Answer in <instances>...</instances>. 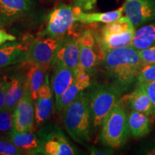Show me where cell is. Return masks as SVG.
Wrapping results in <instances>:
<instances>
[{
  "label": "cell",
  "mask_w": 155,
  "mask_h": 155,
  "mask_svg": "<svg viewBox=\"0 0 155 155\" xmlns=\"http://www.w3.org/2000/svg\"><path fill=\"white\" fill-rule=\"evenodd\" d=\"M135 30V27L128 17H121L114 22L107 23L101 28L100 35L120 34Z\"/></svg>",
  "instance_id": "603a6c76"
},
{
  "label": "cell",
  "mask_w": 155,
  "mask_h": 155,
  "mask_svg": "<svg viewBox=\"0 0 155 155\" xmlns=\"http://www.w3.org/2000/svg\"><path fill=\"white\" fill-rule=\"evenodd\" d=\"M32 8V0H0V17L9 25L28 15Z\"/></svg>",
  "instance_id": "7c38bea8"
},
{
  "label": "cell",
  "mask_w": 155,
  "mask_h": 155,
  "mask_svg": "<svg viewBox=\"0 0 155 155\" xmlns=\"http://www.w3.org/2000/svg\"><path fill=\"white\" fill-rule=\"evenodd\" d=\"M8 24H7V22H5V20H4V19L2 18L1 17H0V28H3V27H5V26H6V25H7Z\"/></svg>",
  "instance_id": "e575fe53"
},
{
  "label": "cell",
  "mask_w": 155,
  "mask_h": 155,
  "mask_svg": "<svg viewBox=\"0 0 155 155\" xmlns=\"http://www.w3.org/2000/svg\"><path fill=\"white\" fill-rule=\"evenodd\" d=\"M89 152L91 154L94 155H106V154H111L112 153H110L108 151H104V150H99L98 149L95 148L94 147H88Z\"/></svg>",
  "instance_id": "836d02e7"
},
{
  "label": "cell",
  "mask_w": 155,
  "mask_h": 155,
  "mask_svg": "<svg viewBox=\"0 0 155 155\" xmlns=\"http://www.w3.org/2000/svg\"><path fill=\"white\" fill-rule=\"evenodd\" d=\"M102 61L112 85L121 94L128 91L137 82V75L144 65L139 51L131 46L110 50Z\"/></svg>",
  "instance_id": "6da1fadb"
},
{
  "label": "cell",
  "mask_w": 155,
  "mask_h": 155,
  "mask_svg": "<svg viewBox=\"0 0 155 155\" xmlns=\"http://www.w3.org/2000/svg\"><path fill=\"white\" fill-rule=\"evenodd\" d=\"M61 42L58 39L50 37L34 40L29 45L25 61L31 62L49 70Z\"/></svg>",
  "instance_id": "52a82bcc"
},
{
  "label": "cell",
  "mask_w": 155,
  "mask_h": 155,
  "mask_svg": "<svg viewBox=\"0 0 155 155\" xmlns=\"http://www.w3.org/2000/svg\"><path fill=\"white\" fill-rule=\"evenodd\" d=\"M155 44V24L147 25L139 27L135 30L131 47L135 50H141L147 49Z\"/></svg>",
  "instance_id": "7402d4cb"
},
{
  "label": "cell",
  "mask_w": 155,
  "mask_h": 155,
  "mask_svg": "<svg viewBox=\"0 0 155 155\" xmlns=\"http://www.w3.org/2000/svg\"><path fill=\"white\" fill-rule=\"evenodd\" d=\"M35 106V124L40 126L49 119L53 108V91L50 87L48 75L41 88L39 90Z\"/></svg>",
  "instance_id": "8fae6325"
},
{
  "label": "cell",
  "mask_w": 155,
  "mask_h": 155,
  "mask_svg": "<svg viewBox=\"0 0 155 155\" xmlns=\"http://www.w3.org/2000/svg\"><path fill=\"white\" fill-rule=\"evenodd\" d=\"M127 1H128V0H127Z\"/></svg>",
  "instance_id": "8d00e7d4"
},
{
  "label": "cell",
  "mask_w": 155,
  "mask_h": 155,
  "mask_svg": "<svg viewBox=\"0 0 155 155\" xmlns=\"http://www.w3.org/2000/svg\"><path fill=\"white\" fill-rule=\"evenodd\" d=\"M124 12L134 26L139 28L155 20V0H128Z\"/></svg>",
  "instance_id": "9c48e42d"
},
{
  "label": "cell",
  "mask_w": 155,
  "mask_h": 155,
  "mask_svg": "<svg viewBox=\"0 0 155 155\" xmlns=\"http://www.w3.org/2000/svg\"><path fill=\"white\" fill-rule=\"evenodd\" d=\"M26 77V76H25ZM29 83L25 78V93L14 111L12 131H31L34 127L35 112L33 106Z\"/></svg>",
  "instance_id": "ba28073f"
},
{
  "label": "cell",
  "mask_w": 155,
  "mask_h": 155,
  "mask_svg": "<svg viewBox=\"0 0 155 155\" xmlns=\"http://www.w3.org/2000/svg\"><path fill=\"white\" fill-rule=\"evenodd\" d=\"M78 40L80 49L79 65L90 75L94 74L98 62L102 60L96 32L91 30H83L78 37Z\"/></svg>",
  "instance_id": "8992f818"
},
{
  "label": "cell",
  "mask_w": 155,
  "mask_h": 155,
  "mask_svg": "<svg viewBox=\"0 0 155 155\" xmlns=\"http://www.w3.org/2000/svg\"><path fill=\"white\" fill-rule=\"evenodd\" d=\"M25 78L23 74H17L11 78L7 95H6L5 108L9 111H15V108L25 93Z\"/></svg>",
  "instance_id": "44dd1931"
},
{
  "label": "cell",
  "mask_w": 155,
  "mask_h": 155,
  "mask_svg": "<svg viewBox=\"0 0 155 155\" xmlns=\"http://www.w3.org/2000/svg\"><path fill=\"white\" fill-rule=\"evenodd\" d=\"M75 81V70L58 66L53 68L52 78V91L55 101L63 94Z\"/></svg>",
  "instance_id": "e0dca14e"
},
{
  "label": "cell",
  "mask_w": 155,
  "mask_h": 155,
  "mask_svg": "<svg viewBox=\"0 0 155 155\" xmlns=\"http://www.w3.org/2000/svg\"><path fill=\"white\" fill-rule=\"evenodd\" d=\"M155 81V63L144 64L137 78V86Z\"/></svg>",
  "instance_id": "d4e9b609"
},
{
  "label": "cell",
  "mask_w": 155,
  "mask_h": 155,
  "mask_svg": "<svg viewBox=\"0 0 155 155\" xmlns=\"http://www.w3.org/2000/svg\"><path fill=\"white\" fill-rule=\"evenodd\" d=\"M147 154H149V155H155V147H154V148H152L150 151H149V152H147Z\"/></svg>",
  "instance_id": "d590c367"
},
{
  "label": "cell",
  "mask_w": 155,
  "mask_h": 155,
  "mask_svg": "<svg viewBox=\"0 0 155 155\" xmlns=\"http://www.w3.org/2000/svg\"><path fill=\"white\" fill-rule=\"evenodd\" d=\"M78 37H71L61 40L50 65L53 68L62 66L75 70L78 66L80 61V49Z\"/></svg>",
  "instance_id": "30bf717a"
},
{
  "label": "cell",
  "mask_w": 155,
  "mask_h": 155,
  "mask_svg": "<svg viewBox=\"0 0 155 155\" xmlns=\"http://www.w3.org/2000/svg\"><path fill=\"white\" fill-rule=\"evenodd\" d=\"M124 12V5L116 10L96 13L83 12V10L77 7L75 21L82 24H92V23L97 22L107 24L120 18L122 16Z\"/></svg>",
  "instance_id": "ac0fdd59"
},
{
  "label": "cell",
  "mask_w": 155,
  "mask_h": 155,
  "mask_svg": "<svg viewBox=\"0 0 155 155\" xmlns=\"http://www.w3.org/2000/svg\"><path fill=\"white\" fill-rule=\"evenodd\" d=\"M14 111L4 109L0 111V132L10 134L13 129Z\"/></svg>",
  "instance_id": "484cf974"
},
{
  "label": "cell",
  "mask_w": 155,
  "mask_h": 155,
  "mask_svg": "<svg viewBox=\"0 0 155 155\" xmlns=\"http://www.w3.org/2000/svg\"><path fill=\"white\" fill-rule=\"evenodd\" d=\"M129 135L128 116L121 98L103 122L100 139L106 146L118 148L125 144Z\"/></svg>",
  "instance_id": "3957f363"
},
{
  "label": "cell",
  "mask_w": 155,
  "mask_h": 155,
  "mask_svg": "<svg viewBox=\"0 0 155 155\" xmlns=\"http://www.w3.org/2000/svg\"><path fill=\"white\" fill-rule=\"evenodd\" d=\"M143 64L155 63V45L139 51Z\"/></svg>",
  "instance_id": "f546056e"
},
{
  "label": "cell",
  "mask_w": 155,
  "mask_h": 155,
  "mask_svg": "<svg viewBox=\"0 0 155 155\" xmlns=\"http://www.w3.org/2000/svg\"><path fill=\"white\" fill-rule=\"evenodd\" d=\"M16 40V37L8 33L5 30L0 28V47L7 42H12Z\"/></svg>",
  "instance_id": "d6a6232c"
},
{
  "label": "cell",
  "mask_w": 155,
  "mask_h": 155,
  "mask_svg": "<svg viewBox=\"0 0 155 155\" xmlns=\"http://www.w3.org/2000/svg\"><path fill=\"white\" fill-rule=\"evenodd\" d=\"M63 123L67 132L76 142L83 144L90 139L91 116L88 95L83 91L64 109Z\"/></svg>",
  "instance_id": "7a4b0ae2"
},
{
  "label": "cell",
  "mask_w": 155,
  "mask_h": 155,
  "mask_svg": "<svg viewBox=\"0 0 155 155\" xmlns=\"http://www.w3.org/2000/svg\"><path fill=\"white\" fill-rule=\"evenodd\" d=\"M9 139L27 154H42V142L31 131H12Z\"/></svg>",
  "instance_id": "2e32d148"
},
{
  "label": "cell",
  "mask_w": 155,
  "mask_h": 155,
  "mask_svg": "<svg viewBox=\"0 0 155 155\" xmlns=\"http://www.w3.org/2000/svg\"><path fill=\"white\" fill-rule=\"evenodd\" d=\"M11 78L7 75L0 76V111L5 108L6 95L9 86H10Z\"/></svg>",
  "instance_id": "f1b7e54d"
},
{
  "label": "cell",
  "mask_w": 155,
  "mask_h": 155,
  "mask_svg": "<svg viewBox=\"0 0 155 155\" xmlns=\"http://www.w3.org/2000/svg\"><path fill=\"white\" fill-rule=\"evenodd\" d=\"M27 73L26 79L29 83L32 101H35L40 88L43 84L47 77L48 69L31 62L26 61Z\"/></svg>",
  "instance_id": "d6986e66"
},
{
  "label": "cell",
  "mask_w": 155,
  "mask_h": 155,
  "mask_svg": "<svg viewBox=\"0 0 155 155\" xmlns=\"http://www.w3.org/2000/svg\"><path fill=\"white\" fill-rule=\"evenodd\" d=\"M82 88L78 84L74 81V83L55 101L56 109L58 111H63L64 109L75 99L79 93L82 91Z\"/></svg>",
  "instance_id": "cb8c5ba5"
},
{
  "label": "cell",
  "mask_w": 155,
  "mask_h": 155,
  "mask_svg": "<svg viewBox=\"0 0 155 155\" xmlns=\"http://www.w3.org/2000/svg\"><path fill=\"white\" fill-rule=\"evenodd\" d=\"M27 153L13 144L9 139L0 138V155H22Z\"/></svg>",
  "instance_id": "4316f807"
},
{
  "label": "cell",
  "mask_w": 155,
  "mask_h": 155,
  "mask_svg": "<svg viewBox=\"0 0 155 155\" xmlns=\"http://www.w3.org/2000/svg\"><path fill=\"white\" fill-rule=\"evenodd\" d=\"M142 86L146 89L147 94L150 96L151 101H152L153 108H154V116H155V81L142 84Z\"/></svg>",
  "instance_id": "1f68e13d"
},
{
  "label": "cell",
  "mask_w": 155,
  "mask_h": 155,
  "mask_svg": "<svg viewBox=\"0 0 155 155\" xmlns=\"http://www.w3.org/2000/svg\"><path fill=\"white\" fill-rule=\"evenodd\" d=\"M128 105L134 111L141 112L149 116H154V108L150 96L142 85H138L127 96L123 97Z\"/></svg>",
  "instance_id": "9a60e30c"
},
{
  "label": "cell",
  "mask_w": 155,
  "mask_h": 155,
  "mask_svg": "<svg viewBox=\"0 0 155 155\" xmlns=\"http://www.w3.org/2000/svg\"><path fill=\"white\" fill-rule=\"evenodd\" d=\"M97 0H73V6L83 11H90L94 8Z\"/></svg>",
  "instance_id": "4dcf8cb0"
},
{
  "label": "cell",
  "mask_w": 155,
  "mask_h": 155,
  "mask_svg": "<svg viewBox=\"0 0 155 155\" xmlns=\"http://www.w3.org/2000/svg\"><path fill=\"white\" fill-rule=\"evenodd\" d=\"M75 81L83 91L88 88L91 85L90 75L80 65L75 69Z\"/></svg>",
  "instance_id": "83f0119b"
},
{
  "label": "cell",
  "mask_w": 155,
  "mask_h": 155,
  "mask_svg": "<svg viewBox=\"0 0 155 155\" xmlns=\"http://www.w3.org/2000/svg\"><path fill=\"white\" fill-rule=\"evenodd\" d=\"M29 45L20 43H5L0 47V68L26 61Z\"/></svg>",
  "instance_id": "5bb4252c"
},
{
  "label": "cell",
  "mask_w": 155,
  "mask_h": 155,
  "mask_svg": "<svg viewBox=\"0 0 155 155\" xmlns=\"http://www.w3.org/2000/svg\"><path fill=\"white\" fill-rule=\"evenodd\" d=\"M77 7L61 5L48 15L46 28L41 35L60 40L73 28L75 21Z\"/></svg>",
  "instance_id": "5b68a950"
},
{
  "label": "cell",
  "mask_w": 155,
  "mask_h": 155,
  "mask_svg": "<svg viewBox=\"0 0 155 155\" xmlns=\"http://www.w3.org/2000/svg\"><path fill=\"white\" fill-rule=\"evenodd\" d=\"M130 134L134 138L144 137L152 129V120L150 116L141 112L132 110L128 115Z\"/></svg>",
  "instance_id": "ffe728a7"
},
{
  "label": "cell",
  "mask_w": 155,
  "mask_h": 155,
  "mask_svg": "<svg viewBox=\"0 0 155 155\" xmlns=\"http://www.w3.org/2000/svg\"><path fill=\"white\" fill-rule=\"evenodd\" d=\"M42 154L45 155H74L77 150L70 144L62 131H58L48 136L42 142Z\"/></svg>",
  "instance_id": "4fadbf2b"
},
{
  "label": "cell",
  "mask_w": 155,
  "mask_h": 155,
  "mask_svg": "<svg viewBox=\"0 0 155 155\" xmlns=\"http://www.w3.org/2000/svg\"><path fill=\"white\" fill-rule=\"evenodd\" d=\"M122 94L114 85L96 84L88 93L91 124L94 127L103 122L121 98Z\"/></svg>",
  "instance_id": "277c9868"
}]
</instances>
